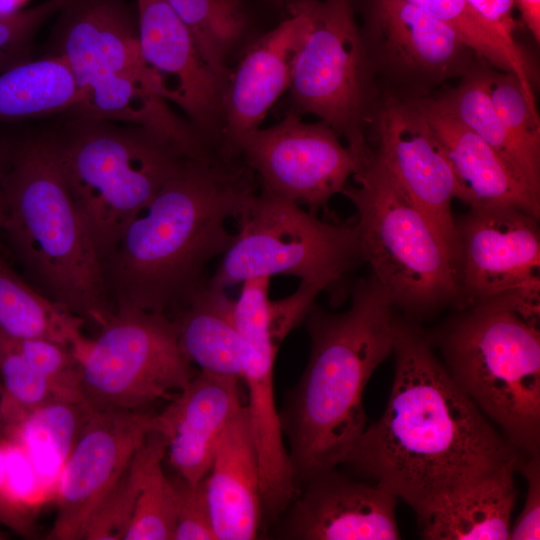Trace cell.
Returning a JSON list of instances; mask_svg holds the SVG:
<instances>
[{"instance_id": "6da1fadb", "label": "cell", "mask_w": 540, "mask_h": 540, "mask_svg": "<svg viewBox=\"0 0 540 540\" xmlns=\"http://www.w3.org/2000/svg\"><path fill=\"white\" fill-rule=\"evenodd\" d=\"M393 352L386 409L344 464L403 499L419 517L524 457L455 383L429 336L401 320Z\"/></svg>"}, {"instance_id": "7a4b0ae2", "label": "cell", "mask_w": 540, "mask_h": 540, "mask_svg": "<svg viewBox=\"0 0 540 540\" xmlns=\"http://www.w3.org/2000/svg\"><path fill=\"white\" fill-rule=\"evenodd\" d=\"M258 192L240 157L183 158L102 261L114 311L169 315L182 306L208 281L207 264L233 242L227 220L238 219Z\"/></svg>"}, {"instance_id": "3957f363", "label": "cell", "mask_w": 540, "mask_h": 540, "mask_svg": "<svg viewBox=\"0 0 540 540\" xmlns=\"http://www.w3.org/2000/svg\"><path fill=\"white\" fill-rule=\"evenodd\" d=\"M351 296L344 312L314 304L305 318L310 357L279 414L296 483L344 464L366 428L368 380L394 350L401 320L384 289L370 276Z\"/></svg>"}, {"instance_id": "277c9868", "label": "cell", "mask_w": 540, "mask_h": 540, "mask_svg": "<svg viewBox=\"0 0 540 540\" xmlns=\"http://www.w3.org/2000/svg\"><path fill=\"white\" fill-rule=\"evenodd\" d=\"M1 227L35 287L98 327L114 313L101 258L74 204L54 140L11 154L0 181Z\"/></svg>"}, {"instance_id": "5b68a950", "label": "cell", "mask_w": 540, "mask_h": 540, "mask_svg": "<svg viewBox=\"0 0 540 540\" xmlns=\"http://www.w3.org/2000/svg\"><path fill=\"white\" fill-rule=\"evenodd\" d=\"M447 370L522 456L539 455L540 334L497 307L461 309L435 335Z\"/></svg>"}, {"instance_id": "8992f818", "label": "cell", "mask_w": 540, "mask_h": 540, "mask_svg": "<svg viewBox=\"0 0 540 540\" xmlns=\"http://www.w3.org/2000/svg\"><path fill=\"white\" fill-rule=\"evenodd\" d=\"M344 187L357 211L362 261L396 309L430 314L458 296L457 268L424 213L372 151Z\"/></svg>"}, {"instance_id": "52a82bcc", "label": "cell", "mask_w": 540, "mask_h": 540, "mask_svg": "<svg viewBox=\"0 0 540 540\" xmlns=\"http://www.w3.org/2000/svg\"><path fill=\"white\" fill-rule=\"evenodd\" d=\"M54 142L66 184L101 262L185 158L144 128H119L106 121L77 118L71 132Z\"/></svg>"}, {"instance_id": "ba28073f", "label": "cell", "mask_w": 540, "mask_h": 540, "mask_svg": "<svg viewBox=\"0 0 540 540\" xmlns=\"http://www.w3.org/2000/svg\"><path fill=\"white\" fill-rule=\"evenodd\" d=\"M284 4L288 13L298 12L307 19L288 89V113L312 114L326 122L344 138L361 167L372 153L367 130L379 98L355 17V0Z\"/></svg>"}, {"instance_id": "9c48e42d", "label": "cell", "mask_w": 540, "mask_h": 540, "mask_svg": "<svg viewBox=\"0 0 540 540\" xmlns=\"http://www.w3.org/2000/svg\"><path fill=\"white\" fill-rule=\"evenodd\" d=\"M237 220L239 231L208 279L213 288L285 274L327 291L363 262L355 223L321 220L269 192L260 190Z\"/></svg>"}, {"instance_id": "30bf717a", "label": "cell", "mask_w": 540, "mask_h": 540, "mask_svg": "<svg viewBox=\"0 0 540 540\" xmlns=\"http://www.w3.org/2000/svg\"><path fill=\"white\" fill-rule=\"evenodd\" d=\"M95 338L74 349L84 403L92 410L148 411L195 376L167 314L115 310Z\"/></svg>"}, {"instance_id": "8fae6325", "label": "cell", "mask_w": 540, "mask_h": 540, "mask_svg": "<svg viewBox=\"0 0 540 540\" xmlns=\"http://www.w3.org/2000/svg\"><path fill=\"white\" fill-rule=\"evenodd\" d=\"M539 218L515 207L470 209L456 222V305L511 310L538 325Z\"/></svg>"}, {"instance_id": "7c38bea8", "label": "cell", "mask_w": 540, "mask_h": 540, "mask_svg": "<svg viewBox=\"0 0 540 540\" xmlns=\"http://www.w3.org/2000/svg\"><path fill=\"white\" fill-rule=\"evenodd\" d=\"M366 56L387 93L413 99L464 76L480 59L450 27L407 0H362Z\"/></svg>"}, {"instance_id": "4fadbf2b", "label": "cell", "mask_w": 540, "mask_h": 540, "mask_svg": "<svg viewBox=\"0 0 540 540\" xmlns=\"http://www.w3.org/2000/svg\"><path fill=\"white\" fill-rule=\"evenodd\" d=\"M237 155L256 175L260 190L307 205L313 213L341 193L360 167L330 125L304 122L293 113L246 135Z\"/></svg>"}, {"instance_id": "5bb4252c", "label": "cell", "mask_w": 540, "mask_h": 540, "mask_svg": "<svg viewBox=\"0 0 540 540\" xmlns=\"http://www.w3.org/2000/svg\"><path fill=\"white\" fill-rule=\"evenodd\" d=\"M141 61L154 91L175 104L207 141L221 151L226 81L207 61L167 0H137Z\"/></svg>"}, {"instance_id": "9a60e30c", "label": "cell", "mask_w": 540, "mask_h": 540, "mask_svg": "<svg viewBox=\"0 0 540 540\" xmlns=\"http://www.w3.org/2000/svg\"><path fill=\"white\" fill-rule=\"evenodd\" d=\"M373 124L375 154L427 217L458 269L459 242L451 210L457 185L442 142L411 99L393 94L378 101Z\"/></svg>"}, {"instance_id": "2e32d148", "label": "cell", "mask_w": 540, "mask_h": 540, "mask_svg": "<svg viewBox=\"0 0 540 540\" xmlns=\"http://www.w3.org/2000/svg\"><path fill=\"white\" fill-rule=\"evenodd\" d=\"M153 411L93 410L54 487L52 540H80L91 516L151 430Z\"/></svg>"}, {"instance_id": "e0dca14e", "label": "cell", "mask_w": 540, "mask_h": 540, "mask_svg": "<svg viewBox=\"0 0 540 540\" xmlns=\"http://www.w3.org/2000/svg\"><path fill=\"white\" fill-rule=\"evenodd\" d=\"M268 302L264 289L246 288L235 301L234 314L245 345L241 381L259 462L263 514L275 517L294 501L296 482L275 405L274 362L281 343L269 329Z\"/></svg>"}, {"instance_id": "ac0fdd59", "label": "cell", "mask_w": 540, "mask_h": 540, "mask_svg": "<svg viewBox=\"0 0 540 540\" xmlns=\"http://www.w3.org/2000/svg\"><path fill=\"white\" fill-rule=\"evenodd\" d=\"M296 497L284 525V536L300 540H395L401 538L395 518L396 496L334 469L309 479Z\"/></svg>"}, {"instance_id": "d6986e66", "label": "cell", "mask_w": 540, "mask_h": 540, "mask_svg": "<svg viewBox=\"0 0 540 540\" xmlns=\"http://www.w3.org/2000/svg\"><path fill=\"white\" fill-rule=\"evenodd\" d=\"M258 36L230 70L223 92L221 153L239 157V142L258 129L269 109L288 91L307 19L298 12Z\"/></svg>"}, {"instance_id": "ffe728a7", "label": "cell", "mask_w": 540, "mask_h": 540, "mask_svg": "<svg viewBox=\"0 0 540 540\" xmlns=\"http://www.w3.org/2000/svg\"><path fill=\"white\" fill-rule=\"evenodd\" d=\"M240 378L197 371L164 409L151 417V429L165 442L176 475L191 484L202 481L224 430L244 406Z\"/></svg>"}, {"instance_id": "44dd1931", "label": "cell", "mask_w": 540, "mask_h": 540, "mask_svg": "<svg viewBox=\"0 0 540 540\" xmlns=\"http://www.w3.org/2000/svg\"><path fill=\"white\" fill-rule=\"evenodd\" d=\"M411 100L444 146L457 199L470 209L515 207L540 217V200L487 142L444 111L431 95Z\"/></svg>"}, {"instance_id": "7402d4cb", "label": "cell", "mask_w": 540, "mask_h": 540, "mask_svg": "<svg viewBox=\"0 0 540 540\" xmlns=\"http://www.w3.org/2000/svg\"><path fill=\"white\" fill-rule=\"evenodd\" d=\"M53 402H84L72 348L45 339H16L0 331V421L10 430Z\"/></svg>"}, {"instance_id": "603a6c76", "label": "cell", "mask_w": 540, "mask_h": 540, "mask_svg": "<svg viewBox=\"0 0 540 540\" xmlns=\"http://www.w3.org/2000/svg\"><path fill=\"white\" fill-rule=\"evenodd\" d=\"M204 487L216 540L255 539L263 509L259 462L246 406L220 437Z\"/></svg>"}, {"instance_id": "cb8c5ba5", "label": "cell", "mask_w": 540, "mask_h": 540, "mask_svg": "<svg viewBox=\"0 0 540 540\" xmlns=\"http://www.w3.org/2000/svg\"><path fill=\"white\" fill-rule=\"evenodd\" d=\"M71 112L80 119L123 121L144 128L172 144L185 157L218 152L191 123L177 115L142 75L101 72L78 85Z\"/></svg>"}, {"instance_id": "d4e9b609", "label": "cell", "mask_w": 540, "mask_h": 540, "mask_svg": "<svg viewBox=\"0 0 540 540\" xmlns=\"http://www.w3.org/2000/svg\"><path fill=\"white\" fill-rule=\"evenodd\" d=\"M66 6L53 55L67 63L77 84L101 72L148 79L137 29L121 5L115 0H69Z\"/></svg>"}, {"instance_id": "484cf974", "label": "cell", "mask_w": 540, "mask_h": 540, "mask_svg": "<svg viewBox=\"0 0 540 540\" xmlns=\"http://www.w3.org/2000/svg\"><path fill=\"white\" fill-rule=\"evenodd\" d=\"M519 462L507 464L452 493L419 516L422 537L432 540L510 539L516 499L514 473Z\"/></svg>"}, {"instance_id": "4316f807", "label": "cell", "mask_w": 540, "mask_h": 540, "mask_svg": "<svg viewBox=\"0 0 540 540\" xmlns=\"http://www.w3.org/2000/svg\"><path fill=\"white\" fill-rule=\"evenodd\" d=\"M176 323L182 351L199 371L241 379L245 345L234 301L208 281L169 315Z\"/></svg>"}, {"instance_id": "83f0119b", "label": "cell", "mask_w": 540, "mask_h": 540, "mask_svg": "<svg viewBox=\"0 0 540 540\" xmlns=\"http://www.w3.org/2000/svg\"><path fill=\"white\" fill-rule=\"evenodd\" d=\"M77 95L74 75L61 57L25 60L0 73V120L70 111Z\"/></svg>"}, {"instance_id": "f1b7e54d", "label": "cell", "mask_w": 540, "mask_h": 540, "mask_svg": "<svg viewBox=\"0 0 540 540\" xmlns=\"http://www.w3.org/2000/svg\"><path fill=\"white\" fill-rule=\"evenodd\" d=\"M84 321L35 286L29 285L0 259V331L16 339H45L77 348L84 340Z\"/></svg>"}, {"instance_id": "f546056e", "label": "cell", "mask_w": 540, "mask_h": 540, "mask_svg": "<svg viewBox=\"0 0 540 540\" xmlns=\"http://www.w3.org/2000/svg\"><path fill=\"white\" fill-rule=\"evenodd\" d=\"M92 411L84 402H53L32 411L9 430L42 486L54 489L78 434Z\"/></svg>"}, {"instance_id": "4dcf8cb0", "label": "cell", "mask_w": 540, "mask_h": 540, "mask_svg": "<svg viewBox=\"0 0 540 540\" xmlns=\"http://www.w3.org/2000/svg\"><path fill=\"white\" fill-rule=\"evenodd\" d=\"M453 29L480 59L517 76L533 105L532 72L521 48L510 46L468 0H407Z\"/></svg>"}, {"instance_id": "1f68e13d", "label": "cell", "mask_w": 540, "mask_h": 540, "mask_svg": "<svg viewBox=\"0 0 540 540\" xmlns=\"http://www.w3.org/2000/svg\"><path fill=\"white\" fill-rule=\"evenodd\" d=\"M141 467L132 517L123 540H173L175 492L163 469L161 435L150 430L140 447Z\"/></svg>"}, {"instance_id": "d6a6232c", "label": "cell", "mask_w": 540, "mask_h": 540, "mask_svg": "<svg viewBox=\"0 0 540 540\" xmlns=\"http://www.w3.org/2000/svg\"><path fill=\"white\" fill-rule=\"evenodd\" d=\"M491 101L516 153L520 175L540 200V117L527 99L519 79L492 66L487 71Z\"/></svg>"}, {"instance_id": "836d02e7", "label": "cell", "mask_w": 540, "mask_h": 540, "mask_svg": "<svg viewBox=\"0 0 540 540\" xmlns=\"http://www.w3.org/2000/svg\"><path fill=\"white\" fill-rule=\"evenodd\" d=\"M188 28L201 52L227 81L229 60L248 27L245 0H167Z\"/></svg>"}, {"instance_id": "e575fe53", "label": "cell", "mask_w": 540, "mask_h": 540, "mask_svg": "<svg viewBox=\"0 0 540 540\" xmlns=\"http://www.w3.org/2000/svg\"><path fill=\"white\" fill-rule=\"evenodd\" d=\"M489 66L479 59L458 85L431 96L444 111L487 142L523 181L516 153L488 92Z\"/></svg>"}, {"instance_id": "d590c367", "label": "cell", "mask_w": 540, "mask_h": 540, "mask_svg": "<svg viewBox=\"0 0 540 540\" xmlns=\"http://www.w3.org/2000/svg\"><path fill=\"white\" fill-rule=\"evenodd\" d=\"M140 447L91 516L82 540H123L137 494L141 467Z\"/></svg>"}, {"instance_id": "8d00e7d4", "label": "cell", "mask_w": 540, "mask_h": 540, "mask_svg": "<svg viewBox=\"0 0 540 540\" xmlns=\"http://www.w3.org/2000/svg\"><path fill=\"white\" fill-rule=\"evenodd\" d=\"M172 482L175 492L173 540H216L204 479L191 484L176 475Z\"/></svg>"}, {"instance_id": "74e56055", "label": "cell", "mask_w": 540, "mask_h": 540, "mask_svg": "<svg viewBox=\"0 0 540 540\" xmlns=\"http://www.w3.org/2000/svg\"><path fill=\"white\" fill-rule=\"evenodd\" d=\"M68 1L46 0L28 9L0 16V50L23 56L37 29Z\"/></svg>"}, {"instance_id": "f35d334b", "label": "cell", "mask_w": 540, "mask_h": 540, "mask_svg": "<svg viewBox=\"0 0 540 540\" xmlns=\"http://www.w3.org/2000/svg\"><path fill=\"white\" fill-rule=\"evenodd\" d=\"M323 291L316 284L301 281L297 290L283 299L268 302V325L280 343L306 318L317 295Z\"/></svg>"}, {"instance_id": "ab89813d", "label": "cell", "mask_w": 540, "mask_h": 540, "mask_svg": "<svg viewBox=\"0 0 540 540\" xmlns=\"http://www.w3.org/2000/svg\"><path fill=\"white\" fill-rule=\"evenodd\" d=\"M527 479L528 492L522 512L511 526L510 539L540 538V462L539 455L523 457L517 467Z\"/></svg>"}, {"instance_id": "60d3db41", "label": "cell", "mask_w": 540, "mask_h": 540, "mask_svg": "<svg viewBox=\"0 0 540 540\" xmlns=\"http://www.w3.org/2000/svg\"><path fill=\"white\" fill-rule=\"evenodd\" d=\"M0 524L15 533L29 537L34 535L35 526L29 509L17 500L10 491L5 462V442L0 436Z\"/></svg>"}, {"instance_id": "b9f144b4", "label": "cell", "mask_w": 540, "mask_h": 540, "mask_svg": "<svg viewBox=\"0 0 540 540\" xmlns=\"http://www.w3.org/2000/svg\"><path fill=\"white\" fill-rule=\"evenodd\" d=\"M512 47L521 48L515 39L513 0H468Z\"/></svg>"}, {"instance_id": "7bdbcfd3", "label": "cell", "mask_w": 540, "mask_h": 540, "mask_svg": "<svg viewBox=\"0 0 540 540\" xmlns=\"http://www.w3.org/2000/svg\"><path fill=\"white\" fill-rule=\"evenodd\" d=\"M514 6L518 8L522 19L533 36L534 40L540 42V0H513Z\"/></svg>"}, {"instance_id": "ee69618b", "label": "cell", "mask_w": 540, "mask_h": 540, "mask_svg": "<svg viewBox=\"0 0 540 540\" xmlns=\"http://www.w3.org/2000/svg\"><path fill=\"white\" fill-rule=\"evenodd\" d=\"M10 158H11V154L9 153L5 145L2 142H0V181L9 166ZM2 220H3V202L0 195V227L2 224Z\"/></svg>"}, {"instance_id": "f6af8a7d", "label": "cell", "mask_w": 540, "mask_h": 540, "mask_svg": "<svg viewBox=\"0 0 540 540\" xmlns=\"http://www.w3.org/2000/svg\"><path fill=\"white\" fill-rule=\"evenodd\" d=\"M23 61L24 56L0 50V73Z\"/></svg>"}, {"instance_id": "bcb514c9", "label": "cell", "mask_w": 540, "mask_h": 540, "mask_svg": "<svg viewBox=\"0 0 540 540\" xmlns=\"http://www.w3.org/2000/svg\"><path fill=\"white\" fill-rule=\"evenodd\" d=\"M28 0H0V16L14 13L24 6Z\"/></svg>"}, {"instance_id": "7dc6e473", "label": "cell", "mask_w": 540, "mask_h": 540, "mask_svg": "<svg viewBox=\"0 0 540 540\" xmlns=\"http://www.w3.org/2000/svg\"><path fill=\"white\" fill-rule=\"evenodd\" d=\"M268 1L278 6H282L285 3V0H268Z\"/></svg>"}, {"instance_id": "c3c4849f", "label": "cell", "mask_w": 540, "mask_h": 540, "mask_svg": "<svg viewBox=\"0 0 540 540\" xmlns=\"http://www.w3.org/2000/svg\"><path fill=\"white\" fill-rule=\"evenodd\" d=\"M5 538H6V533L3 532V531L0 529V540L5 539Z\"/></svg>"}]
</instances>
